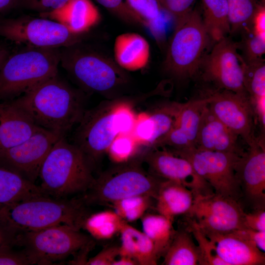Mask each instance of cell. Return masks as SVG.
<instances>
[{
    "instance_id": "obj_43",
    "label": "cell",
    "mask_w": 265,
    "mask_h": 265,
    "mask_svg": "<svg viewBox=\"0 0 265 265\" xmlns=\"http://www.w3.org/2000/svg\"><path fill=\"white\" fill-rule=\"evenodd\" d=\"M119 256V246L110 245L104 248L95 256L88 259L86 265H112Z\"/></svg>"
},
{
    "instance_id": "obj_41",
    "label": "cell",
    "mask_w": 265,
    "mask_h": 265,
    "mask_svg": "<svg viewBox=\"0 0 265 265\" xmlns=\"http://www.w3.org/2000/svg\"><path fill=\"white\" fill-rule=\"evenodd\" d=\"M13 246L9 244L0 246V265H32L24 251L14 250Z\"/></svg>"
},
{
    "instance_id": "obj_30",
    "label": "cell",
    "mask_w": 265,
    "mask_h": 265,
    "mask_svg": "<svg viewBox=\"0 0 265 265\" xmlns=\"http://www.w3.org/2000/svg\"><path fill=\"white\" fill-rule=\"evenodd\" d=\"M125 221L115 211H104L90 213L82 228L96 239H108L120 232Z\"/></svg>"
},
{
    "instance_id": "obj_17",
    "label": "cell",
    "mask_w": 265,
    "mask_h": 265,
    "mask_svg": "<svg viewBox=\"0 0 265 265\" xmlns=\"http://www.w3.org/2000/svg\"><path fill=\"white\" fill-rule=\"evenodd\" d=\"M236 174L241 193L254 208L265 206V150L263 140L249 146L240 156Z\"/></svg>"
},
{
    "instance_id": "obj_34",
    "label": "cell",
    "mask_w": 265,
    "mask_h": 265,
    "mask_svg": "<svg viewBox=\"0 0 265 265\" xmlns=\"http://www.w3.org/2000/svg\"><path fill=\"white\" fill-rule=\"evenodd\" d=\"M151 197L139 195L127 197L112 204L115 212L126 222L141 218L149 208Z\"/></svg>"
},
{
    "instance_id": "obj_37",
    "label": "cell",
    "mask_w": 265,
    "mask_h": 265,
    "mask_svg": "<svg viewBox=\"0 0 265 265\" xmlns=\"http://www.w3.org/2000/svg\"><path fill=\"white\" fill-rule=\"evenodd\" d=\"M197 242L200 252L201 265H227L217 254L213 243L198 227L193 219L189 223L187 229Z\"/></svg>"
},
{
    "instance_id": "obj_11",
    "label": "cell",
    "mask_w": 265,
    "mask_h": 265,
    "mask_svg": "<svg viewBox=\"0 0 265 265\" xmlns=\"http://www.w3.org/2000/svg\"><path fill=\"white\" fill-rule=\"evenodd\" d=\"M187 159L197 174L214 193L238 201L242 194L236 174V166L241 155L236 153L200 150L196 147L171 151Z\"/></svg>"
},
{
    "instance_id": "obj_42",
    "label": "cell",
    "mask_w": 265,
    "mask_h": 265,
    "mask_svg": "<svg viewBox=\"0 0 265 265\" xmlns=\"http://www.w3.org/2000/svg\"><path fill=\"white\" fill-rule=\"evenodd\" d=\"M100 4L121 18L129 21L139 22L128 8L125 0H96Z\"/></svg>"
},
{
    "instance_id": "obj_44",
    "label": "cell",
    "mask_w": 265,
    "mask_h": 265,
    "mask_svg": "<svg viewBox=\"0 0 265 265\" xmlns=\"http://www.w3.org/2000/svg\"><path fill=\"white\" fill-rule=\"evenodd\" d=\"M240 238L263 252L265 251V231H258L242 228L231 232Z\"/></svg>"
},
{
    "instance_id": "obj_22",
    "label": "cell",
    "mask_w": 265,
    "mask_h": 265,
    "mask_svg": "<svg viewBox=\"0 0 265 265\" xmlns=\"http://www.w3.org/2000/svg\"><path fill=\"white\" fill-rule=\"evenodd\" d=\"M40 16L58 22L81 34L96 25L100 18L98 9L90 0H70L60 8Z\"/></svg>"
},
{
    "instance_id": "obj_8",
    "label": "cell",
    "mask_w": 265,
    "mask_h": 265,
    "mask_svg": "<svg viewBox=\"0 0 265 265\" xmlns=\"http://www.w3.org/2000/svg\"><path fill=\"white\" fill-rule=\"evenodd\" d=\"M78 43L59 49L60 63L81 87L104 94L128 81L125 72L116 63L94 51L80 48Z\"/></svg>"
},
{
    "instance_id": "obj_36",
    "label": "cell",
    "mask_w": 265,
    "mask_h": 265,
    "mask_svg": "<svg viewBox=\"0 0 265 265\" xmlns=\"http://www.w3.org/2000/svg\"><path fill=\"white\" fill-rule=\"evenodd\" d=\"M156 125L150 113L137 114L131 134L140 148H145L144 154L153 149L156 141Z\"/></svg>"
},
{
    "instance_id": "obj_7",
    "label": "cell",
    "mask_w": 265,
    "mask_h": 265,
    "mask_svg": "<svg viewBox=\"0 0 265 265\" xmlns=\"http://www.w3.org/2000/svg\"><path fill=\"white\" fill-rule=\"evenodd\" d=\"M211 40L202 16L192 9L176 23L164 61L165 71L178 79L193 77L200 69Z\"/></svg>"
},
{
    "instance_id": "obj_23",
    "label": "cell",
    "mask_w": 265,
    "mask_h": 265,
    "mask_svg": "<svg viewBox=\"0 0 265 265\" xmlns=\"http://www.w3.org/2000/svg\"><path fill=\"white\" fill-rule=\"evenodd\" d=\"M150 54L149 43L138 34L123 33L115 39L114 58L123 69L133 71L143 68L148 63Z\"/></svg>"
},
{
    "instance_id": "obj_20",
    "label": "cell",
    "mask_w": 265,
    "mask_h": 265,
    "mask_svg": "<svg viewBox=\"0 0 265 265\" xmlns=\"http://www.w3.org/2000/svg\"><path fill=\"white\" fill-rule=\"evenodd\" d=\"M238 136L212 114L208 104L204 107L196 138V148L242 155L244 152L238 146Z\"/></svg>"
},
{
    "instance_id": "obj_6",
    "label": "cell",
    "mask_w": 265,
    "mask_h": 265,
    "mask_svg": "<svg viewBox=\"0 0 265 265\" xmlns=\"http://www.w3.org/2000/svg\"><path fill=\"white\" fill-rule=\"evenodd\" d=\"M142 157L117 164L95 178L81 198L87 205L112 204L119 200L144 195L156 198L161 183L143 168Z\"/></svg>"
},
{
    "instance_id": "obj_4",
    "label": "cell",
    "mask_w": 265,
    "mask_h": 265,
    "mask_svg": "<svg viewBox=\"0 0 265 265\" xmlns=\"http://www.w3.org/2000/svg\"><path fill=\"white\" fill-rule=\"evenodd\" d=\"M93 167L77 146L69 143L66 137L60 138L41 167L39 186L44 194L53 198L83 194L95 181Z\"/></svg>"
},
{
    "instance_id": "obj_18",
    "label": "cell",
    "mask_w": 265,
    "mask_h": 265,
    "mask_svg": "<svg viewBox=\"0 0 265 265\" xmlns=\"http://www.w3.org/2000/svg\"><path fill=\"white\" fill-rule=\"evenodd\" d=\"M211 97L180 103L175 124L171 131L155 145L153 149L169 146L173 150L195 147L201 116Z\"/></svg>"
},
{
    "instance_id": "obj_1",
    "label": "cell",
    "mask_w": 265,
    "mask_h": 265,
    "mask_svg": "<svg viewBox=\"0 0 265 265\" xmlns=\"http://www.w3.org/2000/svg\"><path fill=\"white\" fill-rule=\"evenodd\" d=\"M10 101L36 126L59 138L66 137L86 110L81 92L58 74Z\"/></svg>"
},
{
    "instance_id": "obj_28",
    "label": "cell",
    "mask_w": 265,
    "mask_h": 265,
    "mask_svg": "<svg viewBox=\"0 0 265 265\" xmlns=\"http://www.w3.org/2000/svg\"><path fill=\"white\" fill-rule=\"evenodd\" d=\"M203 22L211 40L216 42L231 33L227 0H202Z\"/></svg>"
},
{
    "instance_id": "obj_45",
    "label": "cell",
    "mask_w": 265,
    "mask_h": 265,
    "mask_svg": "<svg viewBox=\"0 0 265 265\" xmlns=\"http://www.w3.org/2000/svg\"><path fill=\"white\" fill-rule=\"evenodd\" d=\"M243 223L245 228L265 231V208L256 209L249 213L244 212Z\"/></svg>"
},
{
    "instance_id": "obj_3",
    "label": "cell",
    "mask_w": 265,
    "mask_h": 265,
    "mask_svg": "<svg viewBox=\"0 0 265 265\" xmlns=\"http://www.w3.org/2000/svg\"><path fill=\"white\" fill-rule=\"evenodd\" d=\"M133 105L129 100L116 99L84 112L74 131L73 144L93 165L118 134H131L137 116Z\"/></svg>"
},
{
    "instance_id": "obj_51",
    "label": "cell",
    "mask_w": 265,
    "mask_h": 265,
    "mask_svg": "<svg viewBox=\"0 0 265 265\" xmlns=\"http://www.w3.org/2000/svg\"><path fill=\"white\" fill-rule=\"evenodd\" d=\"M265 1V0H264Z\"/></svg>"
},
{
    "instance_id": "obj_25",
    "label": "cell",
    "mask_w": 265,
    "mask_h": 265,
    "mask_svg": "<svg viewBox=\"0 0 265 265\" xmlns=\"http://www.w3.org/2000/svg\"><path fill=\"white\" fill-rule=\"evenodd\" d=\"M42 195L39 186L0 162V208Z\"/></svg>"
},
{
    "instance_id": "obj_9",
    "label": "cell",
    "mask_w": 265,
    "mask_h": 265,
    "mask_svg": "<svg viewBox=\"0 0 265 265\" xmlns=\"http://www.w3.org/2000/svg\"><path fill=\"white\" fill-rule=\"evenodd\" d=\"M91 237L65 224L16 235L14 245L23 247L32 265H48L84 249L92 248Z\"/></svg>"
},
{
    "instance_id": "obj_35",
    "label": "cell",
    "mask_w": 265,
    "mask_h": 265,
    "mask_svg": "<svg viewBox=\"0 0 265 265\" xmlns=\"http://www.w3.org/2000/svg\"><path fill=\"white\" fill-rule=\"evenodd\" d=\"M140 147L131 134H119L112 141L106 153L117 164L127 162L139 153Z\"/></svg>"
},
{
    "instance_id": "obj_31",
    "label": "cell",
    "mask_w": 265,
    "mask_h": 265,
    "mask_svg": "<svg viewBox=\"0 0 265 265\" xmlns=\"http://www.w3.org/2000/svg\"><path fill=\"white\" fill-rule=\"evenodd\" d=\"M139 23L147 26L154 35H161V8L158 0H125Z\"/></svg>"
},
{
    "instance_id": "obj_38",
    "label": "cell",
    "mask_w": 265,
    "mask_h": 265,
    "mask_svg": "<svg viewBox=\"0 0 265 265\" xmlns=\"http://www.w3.org/2000/svg\"><path fill=\"white\" fill-rule=\"evenodd\" d=\"M243 58L246 62H252L263 59L265 53V38L253 33L246 36L242 41Z\"/></svg>"
},
{
    "instance_id": "obj_10",
    "label": "cell",
    "mask_w": 265,
    "mask_h": 265,
    "mask_svg": "<svg viewBox=\"0 0 265 265\" xmlns=\"http://www.w3.org/2000/svg\"><path fill=\"white\" fill-rule=\"evenodd\" d=\"M82 35L56 21L28 16L0 21V36L17 44L43 48H61L79 43Z\"/></svg>"
},
{
    "instance_id": "obj_29",
    "label": "cell",
    "mask_w": 265,
    "mask_h": 265,
    "mask_svg": "<svg viewBox=\"0 0 265 265\" xmlns=\"http://www.w3.org/2000/svg\"><path fill=\"white\" fill-rule=\"evenodd\" d=\"M141 219L143 232L152 241L159 259L164 256L175 232L173 220L159 213L144 215Z\"/></svg>"
},
{
    "instance_id": "obj_50",
    "label": "cell",
    "mask_w": 265,
    "mask_h": 265,
    "mask_svg": "<svg viewBox=\"0 0 265 265\" xmlns=\"http://www.w3.org/2000/svg\"><path fill=\"white\" fill-rule=\"evenodd\" d=\"M10 53L7 48L0 44V70Z\"/></svg>"
},
{
    "instance_id": "obj_12",
    "label": "cell",
    "mask_w": 265,
    "mask_h": 265,
    "mask_svg": "<svg viewBox=\"0 0 265 265\" xmlns=\"http://www.w3.org/2000/svg\"><path fill=\"white\" fill-rule=\"evenodd\" d=\"M238 48V45L230 38H223L203 57L200 68L206 80L226 90L247 94L244 86V59Z\"/></svg>"
},
{
    "instance_id": "obj_26",
    "label": "cell",
    "mask_w": 265,
    "mask_h": 265,
    "mask_svg": "<svg viewBox=\"0 0 265 265\" xmlns=\"http://www.w3.org/2000/svg\"><path fill=\"white\" fill-rule=\"evenodd\" d=\"M121 243L119 256L133 259L140 265H156L159 260L154 245L143 232L129 225L126 221L119 232Z\"/></svg>"
},
{
    "instance_id": "obj_46",
    "label": "cell",
    "mask_w": 265,
    "mask_h": 265,
    "mask_svg": "<svg viewBox=\"0 0 265 265\" xmlns=\"http://www.w3.org/2000/svg\"><path fill=\"white\" fill-rule=\"evenodd\" d=\"M253 33L265 38V6L259 4L254 13L251 23Z\"/></svg>"
},
{
    "instance_id": "obj_14",
    "label": "cell",
    "mask_w": 265,
    "mask_h": 265,
    "mask_svg": "<svg viewBox=\"0 0 265 265\" xmlns=\"http://www.w3.org/2000/svg\"><path fill=\"white\" fill-rule=\"evenodd\" d=\"M59 138L39 127L25 140L0 151V162L35 183L43 161Z\"/></svg>"
},
{
    "instance_id": "obj_27",
    "label": "cell",
    "mask_w": 265,
    "mask_h": 265,
    "mask_svg": "<svg viewBox=\"0 0 265 265\" xmlns=\"http://www.w3.org/2000/svg\"><path fill=\"white\" fill-rule=\"evenodd\" d=\"M163 257L162 265H198L200 263L198 246L187 229L175 231Z\"/></svg>"
},
{
    "instance_id": "obj_47",
    "label": "cell",
    "mask_w": 265,
    "mask_h": 265,
    "mask_svg": "<svg viewBox=\"0 0 265 265\" xmlns=\"http://www.w3.org/2000/svg\"><path fill=\"white\" fill-rule=\"evenodd\" d=\"M15 235L0 223V246L9 244L14 245Z\"/></svg>"
},
{
    "instance_id": "obj_40",
    "label": "cell",
    "mask_w": 265,
    "mask_h": 265,
    "mask_svg": "<svg viewBox=\"0 0 265 265\" xmlns=\"http://www.w3.org/2000/svg\"><path fill=\"white\" fill-rule=\"evenodd\" d=\"M162 9L170 14L176 23L184 18L192 9L195 0H158Z\"/></svg>"
},
{
    "instance_id": "obj_2",
    "label": "cell",
    "mask_w": 265,
    "mask_h": 265,
    "mask_svg": "<svg viewBox=\"0 0 265 265\" xmlns=\"http://www.w3.org/2000/svg\"><path fill=\"white\" fill-rule=\"evenodd\" d=\"M86 206L80 197L68 199L42 195L0 208V223L15 236L60 224L80 230L90 214Z\"/></svg>"
},
{
    "instance_id": "obj_19",
    "label": "cell",
    "mask_w": 265,
    "mask_h": 265,
    "mask_svg": "<svg viewBox=\"0 0 265 265\" xmlns=\"http://www.w3.org/2000/svg\"><path fill=\"white\" fill-rule=\"evenodd\" d=\"M200 229L213 243L217 255L227 265L265 264L264 252L233 233H220Z\"/></svg>"
},
{
    "instance_id": "obj_5",
    "label": "cell",
    "mask_w": 265,
    "mask_h": 265,
    "mask_svg": "<svg viewBox=\"0 0 265 265\" xmlns=\"http://www.w3.org/2000/svg\"><path fill=\"white\" fill-rule=\"evenodd\" d=\"M59 49L26 46L10 53L0 70V101H12L57 75Z\"/></svg>"
},
{
    "instance_id": "obj_24",
    "label": "cell",
    "mask_w": 265,
    "mask_h": 265,
    "mask_svg": "<svg viewBox=\"0 0 265 265\" xmlns=\"http://www.w3.org/2000/svg\"><path fill=\"white\" fill-rule=\"evenodd\" d=\"M155 199L159 213L173 220L175 216L188 212L194 197L192 190L183 184L163 180Z\"/></svg>"
},
{
    "instance_id": "obj_16",
    "label": "cell",
    "mask_w": 265,
    "mask_h": 265,
    "mask_svg": "<svg viewBox=\"0 0 265 265\" xmlns=\"http://www.w3.org/2000/svg\"><path fill=\"white\" fill-rule=\"evenodd\" d=\"M142 158L151 174L163 180L183 184L192 190L194 198L213 193L187 159L171 151L156 148L146 152Z\"/></svg>"
},
{
    "instance_id": "obj_32",
    "label": "cell",
    "mask_w": 265,
    "mask_h": 265,
    "mask_svg": "<svg viewBox=\"0 0 265 265\" xmlns=\"http://www.w3.org/2000/svg\"><path fill=\"white\" fill-rule=\"evenodd\" d=\"M244 86L250 102L265 97V64L264 59L243 65Z\"/></svg>"
},
{
    "instance_id": "obj_15",
    "label": "cell",
    "mask_w": 265,
    "mask_h": 265,
    "mask_svg": "<svg viewBox=\"0 0 265 265\" xmlns=\"http://www.w3.org/2000/svg\"><path fill=\"white\" fill-rule=\"evenodd\" d=\"M208 106L212 114L249 146L259 138L254 132V111L247 94L226 90L210 96Z\"/></svg>"
},
{
    "instance_id": "obj_39",
    "label": "cell",
    "mask_w": 265,
    "mask_h": 265,
    "mask_svg": "<svg viewBox=\"0 0 265 265\" xmlns=\"http://www.w3.org/2000/svg\"><path fill=\"white\" fill-rule=\"evenodd\" d=\"M70 0H19L17 5L38 12L40 16L52 12L65 5Z\"/></svg>"
},
{
    "instance_id": "obj_48",
    "label": "cell",
    "mask_w": 265,
    "mask_h": 265,
    "mask_svg": "<svg viewBox=\"0 0 265 265\" xmlns=\"http://www.w3.org/2000/svg\"><path fill=\"white\" fill-rule=\"evenodd\" d=\"M113 263L112 265H136L137 263L132 258L126 256H119Z\"/></svg>"
},
{
    "instance_id": "obj_13",
    "label": "cell",
    "mask_w": 265,
    "mask_h": 265,
    "mask_svg": "<svg viewBox=\"0 0 265 265\" xmlns=\"http://www.w3.org/2000/svg\"><path fill=\"white\" fill-rule=\"evenodd\" d=\"M244 212L238 201L213 192L194 198L188 213L201 229L228 233L245 228Z\"/></svg>"
},
{
    "instance_id": "obj_21",
    "label": "cell",
    "mask_w": 265,
    "mask_h": 265,
    "mask_svg": "<svg viewBox=\"0 0 265 265\" xmlns=\"http://www.w3.org/2000/svg\"><path fill=\"white\" fill-rule=\"evenodd\" d=\"M39 128L11 101H0V151L23 142Z\"/></svg>"
},
{
    "instance_id": "obj_49",
    "label": "cell",
    "mask_w": 265,
    "mask_h": 265,
    "mask_svg": "<svg viewBox=\"0 0 265 265\" xmlns=\"http://www.w3.org/2000/svg\"><path fill=\"white\" fill-rule=\"evenodd\" d=\"M19 0H0V12L16 6Z\"/></svg>"
},
{
    "instance_id": "obj_33",
    "label": "cell",
    "mask_w": 265,
    "mask_h": 265,
    "mask_svg": "<svg viewBox=\"0 0 265 265\" xmlns=\"http://www.w3.org/2000/svg\"><path fill=\"white\" fill-rule=\"evenodd\" d=\"M258 0H227L231 33L248 28L259 5Z\"/></svg>"
}]
</instances>
